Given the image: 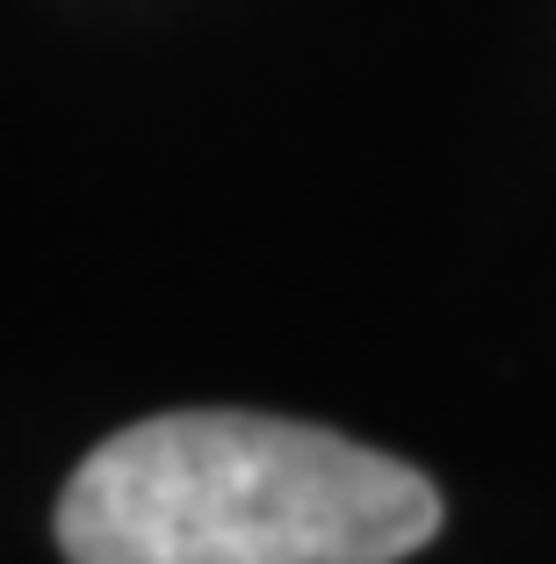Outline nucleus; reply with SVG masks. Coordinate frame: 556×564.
I'll return each mask as SVG.
<instances>
[{"label":"nucleus","instance_id":"1","mask_svg":"<svg viewBox=\"0 0 556 564\" xmlns=\"http://www.w3.org/2000/svg\"><path fill=\"white\" fill-rule=\"evenodd\" d=\"M441 535L412 464L275 413H160L58 492L73 564H397Z\"/></svg>","mask_w":556,"mask_h":564}]
</instances>
